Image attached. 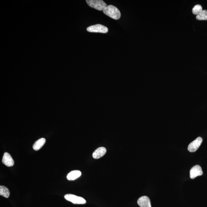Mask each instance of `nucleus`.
Listing matches in <instances>:
<instances>
[{
  "label": "nucleus",
  "instance_id": "nucleus-13",
  "mask_svg": "<svg viewBox=\"0 0 207 207\" xmlns=\"http://www.w3.org/2000/svg\"><path fill=\"white\" fill-rule=\"evenodd\" d=\"M196 19L200 20H207V10H203L201 13L197 15Z\"/></svg>",
  "mask_w": 207,
  "mask_h": 207
},
{
  "label": "nucleus",
  "instance_id": "nucleus-8",
  "mask_svg": "<svg viewBox=\"0 0 207 207\" xmlns=\"http://www.w3.org/2000/svg\"><path fill=\"white\" fill-rule=\"evenodd\" d=\"M137 203L141 207H151L149 197L147 196H143L140 197L137 201Z\"/></svg>",
  "mask_w": 207,
  "mask_h": 207
},
{
  "label": "nucleus",
  "instance_id": "nucleus-7",
  "mask_svg": "<svg viewBox=\"0 0 207 207\" xmlns=\"http://www.w3.org/2000/svg\"><path fill=\"white\" fill-rule=\"evenodd\" d=\"M2 162L6 166L10 167H12L14 165V162L12 156L8 153H4L3 155Z\"/></svg>",
  "mask_w": 207,
  "mask_h": 207
},
{
  "label": "nucleus",
  "instance_id": "nucleus-10",
  "mask_svg": "<svg viewBox=\"0 0 207 207\" xmlns=\"http://www.w3.org/2000/svg\"><path fill=\"white\" fill-rule=\"evenodd\" d=\"M81 172L79 170L71 171L67 175V179L69 181L74 180L81 176Z\"/></svg>",
  "mask_w": 207,
  "mask_h": 207
},
{
  "label": "nucleus",
  "instance_id": "nucleus-4",
  "mask_svg": "<svg viewBox=\"0 0 207 207\" xmlns=\"http://www.w3.org/2000/svg\"><path fill=\"white\" fill-rule=\"evenodd\" d=\"M88 32L101 33L106 34L108 32V29L106 27L101 24H96L88 27L87 28Z\"/></svg>",
  "mask_w": 207,
  "mask_h": 207
},
{
  "label": "nucleus",
  "instance_id": "nucleus-1",
  "mask_svg": "<svg viewBox=\"0 0 207 207\" xmlns=\"http://www.w3.org/2000/svg\"><path fill=\"white\" fill-rule=\"evenodd\" d=\"M104 14L115 20L119 19L121 16L120 11L115 6L111 5L107 6L103 10Z\"/></svg>",
  "mask_w": 207,
  "mask_h": 207
},
{
  "label": "nucleus",
  "instance_id": "nucleus-11",
  "mask_svg": "<svg viewBox=\"0 0 207 207\" xmlns=\"http://www.w3.org/2000/svg\"><path fill=\"white\" fill-rule=\"evenodd\" d=\"M46 143V139L45 138H42L39 139L37 141L35 142L34 145H33V148L35 151H39L40 148L42 147Z\"/></svg>",
  "mask_w": 207,
  "mask_h": 207
},
{
  "label": "nucleus",
  "instance_id": "nucleus-14",
  "mask_svg": "<svg viewBox=\"0 0 207 207\" xmlns=\"http://www.w3.org/2000/svg\"><path fill=\"white\" fill-rule=\"evenodd\" d=\"M203 11L202 6L200 5H197L192 9V12L194 15H197Z\"/></svg>",
  "mask_w": 207,
  "mask_h": 207
},
{
  "label": "nucleus",
  "instance_id": "nucleus-6",
  "mask_svg": "<svg viewBox=\"0 0 207 207\" xmlns=\"http://www.w3.org/2000/svg\"><path fill=\"white\" fill-rule=\"evenodd\" d=\"M203 174L201 167L198 165L194 166L191 168L190 171V177L191 179H194L197 176H201Z\"/></svg>",
  "mask_w": 207,
  "mask_h": 207
},
{
  "label": "nucleus",
  "instance_id": "nucleus-3",
  "mask_svg": "<svg viewBox=\"0 0 207 207\" xmlns=\"http://www.w3.org/2000/svg\"><path fill=\"white\" fill-rule=\"evenodd\" d=\"M66 200L72 202L75 204H85L86 203V200L83 197L72 194H66L64 196Z\"/></svg>",
  "mask_w": 207,
  "mask_h": 207
},
{
  "label": "nucleus",
  "instance_id": "nucleus-2",
  "mask_svg": "<svg viewBox=\"0 0 207 207\" xmlns=\"http://www.w3.org/2000/svg\"><path fill=\"white\" fill-rule=\"evenodd\" d=\"M88 5L99 10H103L107 4L102 0H86Z\"/></svg>",
  "mask_w": 207,
  "mask_h": 207
},
{
  "label": "nucleus",
  "instance_id": "nucleus-9",
  "mask_svg": "<svg viewBox=\"0 0 207 207\" xmlns=\"http://www.w3.org/2000/svg\"><path fill=\"white\" fill-rule=\"evenodd\" d=\"M106 149L104 147H101L98 148L93 152V157L96 159H100L106 154Z\"/></svg>",
  "mask_w": 207,
  "mask_h": 207
},
{
  "label": "nucleus",
  "instance_id": "nucleus-5",
  "mask_svg": "<svg viewBox=\"0 0 207 207\" xmlns=\"http://www.w3.org/2000/svg\"><path fill=\"white\" fill-rule=\"evenodd\" d=\"M203 142V139L201 137H198L192 143H191L188 147V150L191 152H195L197 151Z\"/></svg>",
  "mask_w": 207,
  "mask_h": 207
},
{
  "label": "nucleus",
  "instance_id": "nucleus-12",
  "mask_svg": "<svg viewBox=\"0 0 207 207\" xmlns=\"http://www.w3.org/2000/svg\"><path fill=\"white\" fill-rule=\"evenodd\" d=\"M10 191L8 188L4 186H0V195L6 197L8 198L10 196Z\"/></svg>",
  "mask_w": 207,
  "mask_h": 207
}]
</instances>
